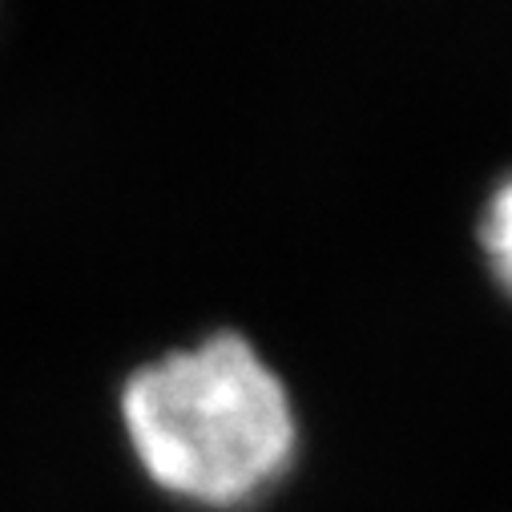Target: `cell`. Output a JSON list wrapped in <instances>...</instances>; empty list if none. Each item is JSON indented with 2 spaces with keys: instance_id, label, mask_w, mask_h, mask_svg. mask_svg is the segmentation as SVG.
<instances>
[{
  "instance_id": "6da1fadb",
  "label": "cell",
  "mask_w": 512,
  "mask_h": 512,
  "mask_svg": "<svg viewBox=\"0 0 512 512\" xmlns=\"http://www.w3.org/2000/svg\"><path fill=\"white\" fill-rule=\"evenodd\" d=\"M121 416L146 472L202 504L267 488L299 440L283 379L230 331L142 367L121 392Z\"/></svg>"
},
{
  "instance_id": "7a4b0ae2",
  "label": "cell",
  "mask_w": 512,
  "mask_h": 512,
  "mask_svg": "<svg viewBox=\"0 0 512 512\" xmlns=\"http://www.w3.org/2000/svg\"><path fill=\"white\" fill-rule=\"evenodd\" d=\"M480 238H484V250H488V263H492L496 279L512 291V178H504L492 190L484 222H480Z\"/></svg>"
}]
</instances>
